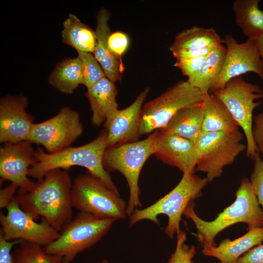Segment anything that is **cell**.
<instances>
[{"label": "cell", "mask_w": 263, "mask_h": 263, "mask_svg": "<svg viewBox=\"0 0 263 263\" xmlns=\"http://www.w3.org/2000/svg\"><path fill=\"white\" fill-rule=\"evenodd\" d=\"M73 183L68 170L49 171L31 191L17 193L15 198L21 208L36 220L39 216L58 232L72 219Z\"/></svg>", "instance_id": "obj_1"}, {"label": "cell", "mask_w": 263, "mask_h": 263, "mask_svg": "<svg viewBox=\"0 0 263 263\" xmlns=\"http://www.w3.org/2000/svg\"><path fill=\"white\" fill-rule=\"evenodd\" d=\"M235 196V201L211 221H205L197 215L194 210L195 203L185 210L184 215L194 223L197 231L194 235L203 249L216 246V236L235 224L245 223L247 229L263 226V210L247 177L242 179Z\"/></svg>", "instance_id": "obj_2"}, {"label": "cell", "mask_w": 263, "mask_h": 263, "mask_svg": "<svg viewBox=\"0 0 263 263\" xmlns=\"http://www.w3.org/2000/svg\"><path fill=\"white\" fill-rule=\"evenodd\" d=\"M107 149V133L105 129L94 140L82 146H71L55 153H48L38 148L35 152L36 163L29 169L28 176L39 182L50 170L62 169L68 171L74 166L82 167L118 192L103 165L104 154Z\"/></svg>", "instance_id": "obj_3"}, {"label": "cell", "mask_w": 263, "mask_h": 263, "mask_svg": "<svg viewBox=\"0 0 263 263\" xmlns=\"http://www.w3.org/2000/svg\"><path fill=\"white\" fill-rule=\"evenodd\" d=\"M207 183L206 177L183 174L178 184L168 194L145 208L136 209L129 217L130 226L146 220L159 225L158 216L165 215L168 223L164 231L172 239L180 231V224L185 210L202 195V190Z\"/></svg>", "instance_id": "obj_4"}, {"label": "cell", "mask_w": 263, "mask_h": 263, "mask_svg": "<svg viewBox=\"0 0 263 263\" xmlns=\"http://www.w3.org/2000/svg\"><path fill=\"white\" fill-rule=\"evenodd\" d=\"M157 131L145 139L107 148L104 153L103 165L106 170L109 172H120L128 184L129 198L127 213L129 217L138 207H142L139 176L146 161L154 154Z\"/></svg>", "instance_id": "obj_5"}, {"label": "cell", "mask_w": 263, "mask_h": 263, "mask_svg": "<svg viewBox=\"0 0 263 263\" xmlns=\"http://www.w3.org/2000/svg\"><path fill=\"white\" fill-rule=\"evenodd\" d=\"M116 221L79 212L63 227L59 237L43 248L61 258L63 263H71L78 254L100 241Z\"/></svg>", "instance_id": "obj_6"}, {"label": "cell", "mask_w": 263, "mask_h": 263, "mask_svg": "<svg viewBox=\"0 0 263 263\" xmlns=\"http://www.w3.org/2000/svg\"><path fill=\"white\" fill-rule=\"evenodd\" d=\"M74 208L100 219H124L127 203L119 192L90 173L81 174L74 180L71 189Z\"/></svg>", "instance_id": "obj_7"}, {"label": "cell", "mask_w": 263, "mask_h": 263, "mask_svg": "<svg viewBox=\"0 0 263 263\" xmlns=\"http://www.w3.org/2000/svg\"><path fill=\"white\" fill-rule=\"evenodd\" d=\"M205 95L188 81L180 80L154 99L144 104L140 135L164 128L180 110L204 102Z\"/></svg>", "instance_id": "obj_8"}, {"label": "cell", "mask_w": 263, "mask_h": 263, "mask_svg": "<svg viewBox=\"0 0 263 263\" xmlns=\"http://www.w3.org/2000/svg\"><path fill=\"white\" fill-rule=\"evenodd\" d=\"M239 127L228 131L203 132L195 145L200 153L197 171L206 173L208 183L221 176L224 167L232 164L246 145Z\"/></svg>", "instance_id": "obj_9"}, {"label": "cell", "mask_w": 263, "mask_h": 263, "mask_svg": "<svg viewBox=\"0 0 263 263\" xmlns=\"http://www.w3.org/2000/svg\"><path fill=\"white\" fill-rule=\"evenodd\" d=\"M226 107L240 127L246 140V154L253 158L257 153L252 137L253 113L261 104L256 100L263 97V91L257 84L246 81L242 76L229 80L213 92Z\"/></svg>", "instance_id": "obj_10"}, {"label": "cell", "mask_w": 263, "mask_h": 263, "mask_svg": "<svg viewBox=\"0 0 263 263\" xmlns=\"http://www.w3.org/2000/svg\"><path fill=\"white\" fill-rule=\"evenodd\" d=\"M83 129L79 113L69 107H63L52 118L34 123L28 141L42 146L48 153H55L71 147Z\"/></svg>", "instance_id": "obj_11"}, {"label": "cell", "mask_w": 263, "mask_h": 263, "mask_svg": "<svg viewBox=\"0 0 263 263\" xmlns=\"http://www.w3.org/2000/svg\"><path fill=\"white\" fill-rule=\"evenodd\" d=\"M6 209V214H0V233L6 240H21L44 247L59 237V232L46 220L42 218L38 223L32 214L24 211L15 198Z\"/></svg>", "instance_id": "obj_12"}, {"label": "cell", "mask_w": 263, "mask_h": 263, "mask_svg": "<svg viewBox=\"0 0 263 263\" xmlns=\"http://www.w3.org/2000/svg\"><path fill=\"white\" fill-rule=\"evenodd\" d=\"M223 43L226 47L224 62L210 92L222 88L230 79L248 72L255 73L263 81V63L254 39L248 38L240 43L228 34L223 39Z\"/></svg>", "instance_id": "obj_13"}, {"label": "cell", "mask_w": 263, "mask_h": 263, "mask_svg": "<svg viewBox=\"0 0 263 263\" xmlns=\"http://www.w3.org/2000/svg\"><path fill=\"white\" fill-rule=\"evenodd\" d=\"M32 144L29 141L7 143L0 149L1 179L16 185L19 193L29 192L37 184L28 174L29 169L36 163L35 151Z\"/></svg>", "instance_id": "obj_14"}, {"label": "cell", "mask_w": 263, "mask_h": 263, "mask_svg": "<svg viewBox=\"0 0 263 263\" xmlns=\"http://www.w3.org/2000/svg\"><path fill=\"white\" fill-rule=\"evenodd\" d=\"M150 90L145 88L130 106L117 109L107 117L104 123L107 148L138 141L141 111Z\"/></svg>", "instance_id": "obj_15"}, {"label": "cell", "mask_w": 263, "mask_h": 263, "mask_svg": "<svg viewBox=\"0 0 263 263\" xmlns=\"http://www.w3.org/2000/svg\"><path fill=\"white\" fill-rule=\"evenodd\" d=\"M28 100L22 95H9L0 101V142L18 143L28 141L34 123L32 115L26 111Z\"/></svg>", "instance_id": "obj_16"}, {"label": "cell", "mask_w": 263, "mask_h": 263, "mask_svg": "<svg viewBox=\"0 0 263 263\" xmlns=\"http://www.w3.org/2000/svg\"><path fill=\"white\" fill-rule=\"evenodd\" d=\"M153 155L185 174L194 173L200 158L199 151L193 142L178 136L162 133L159 130Z\"/></svg>", "instance_id": "obj_17"}, {"label": "cell", "mask_w": 263, "mask_h": 263, "mask_svg": "<svg viewBox=\"0 0 263 263\" xmlns=\"http://www.w3.org/2000/svg\"><path fill=\"white\" fill-rule=\"evenodd\" d=\"M110 11L102 8L96 15V46L94 55L102 67L106 77L114 83L122 79L125 67L122 58L113 55L110 51L108 38L111 34L109 21Z\"/></svg>", "instance_id": "obj_18"}, {"label": "cell", "mask_w": 263, "mask_h": 263, "mask_svg": "<svg viewBox=\"0 0 263 263\" xmlns=\"http://www.w3.org/2000/svg\"><path fill=\"white\" fill-rule=\"evenodd\" d=\"M247 230L245 234L234 240L226 239L215 247L203 249L202 253L217 259L220 263H236L241 256L263 242V226Z\"/></svg>", "instance_id": "obj_19"}, {"label": "cell", "mask_w": 263, "mask_h": 263, "mask_svg": "<svg viewBox=\"0 0 263 263\" xmlns=\"http://www.w3.org/2000/svg\"><path fill=\"white\" fill-rule=\"evenodd\" d=\"M117 93L115 83L106 77L87 89L85 96L90 103L93 125L100 126L112 113L118 109Z\"/></svg>", "instance_id": "obj_20"}, {"label": "cell", "mask_w": 263, "mask_h": 263, "mask_svg": "<svg viewBox=\"0 0 263 263\" xmlns=\"http://www.w3.org/2000/svg\"><path fill=\"white\" fill-rule=\"evenodd\" d=\"M204 116V102L183 108L176 113L167 125L159 130L160 132L178 136L195 144L203 132Z\"/></svg>", "instance_id": "obj_21"}, {"label": "cell", "mask_w": 263, "mask_h": 263, "mask_svg": "<svg viewBox=\"0 0 263 263\" xmlns=\"http://www.w3.org/2000/svg\"><path fill=\"white\" fill-rule=\"evenodd\" d=\"M62 42L77 52L94 54L96 46V35L88 25L83 23L72 13L63 21L61 31Z\"/></svg>", "instance_id": "obj_22"}, {"label": "cell", "mask_w": 263, "mask_h": 263, "mask_svg": "<svg viewBox=\"0 0 263 263\" xmlns=\"http://www.w3.org/2000/svg\"><path fill=\"white\" fill-rule=\"evenodd\" d=\"M48 81L61 93H73L83 83L82 63L79 57L67 58L60 61L53 69Z\"/></svg>", "instance_id": "obj_23"}, {"label": "cell", "mask_w": 263, "mask_h": 263, "mask_svg": "<svg viewBox=\"0 0 263 263\" xmlns=\"http://www.w3.org/2000/svg\"><path fill=\"white\" fill-rule=\"evenodd\" d=\"M204 107L203 132L228 131L239 127L226 107L213 94L205 95Z\"/></svg>", "instance_id": "obj_24"}, {"label": "cell", "mask_w": 263, "mask_h": 263, "mask_svg": "<svg viewBox=\"0 0 263 263\" xmlns=\"http://www.w3.org/2000/svg\"><path fill=\"white\" fill-rule=\"evenodd\" d=\"M226 54V47L223 44L209 54L200 68L187 81L198 89L204 95L209 94L210 89L222 70Z\"/></svg>", "instance_id": "obj_25"}, {"label": "cell", "mask_w": 263, "mask_h": 263, "mask_svg": "<svg viewBox=\"0 0 263 263\" xmlns=\"http://www.w3.org/2000/svg\"><path fill=\"white\" fill-rule=\"evenodd\" d=\"M260 0H236L233 3L235 22L248 38L254 39L263 32V11Z\"/></svg>", "instance_id": "obj_26"}, {"label": "cell", "mask_w": 263, "mask_h": 263, "mask_svg": "<svg viewBox=\"0 0 263 263\" xmlns=\"http://www.w3.org/2000/svg\"><path fill=\"white\" fill-rule=\"evenodd\" d=\"M221 44L223 39L214 29L194 26L178 33L169 49L172 52L179 50L202 49Z\"/></svg>", "instance_id": "obj_27"}, {"label": "cell", "mask_w": 263, "mask_h": 263, "mask_svg": "<svg viewBox=\"0 0 263 263\" xmlns=\"http://www.w3.org/2000/svg\"><path fill=\"white\" fill-rule=\"evenodd\" d=\"M12 253L15 263H63L58 256L47 253L43 247L23 241Z\"/></svg>", "instance_id": "obj_28"}, {"label": "cell", "mask_w": 263, "mask_h": 263, "mask_svg": "<svg viewBox=\"0 0 263 263\" xmlns=\"http://www.w3.org/2000/svg\"><path fill=\"white\" fill-rule=\"evenodd\" d=\"M82 66L83 85L87 89L106 77L105 74L93 53L77 52Z\"/></svg>", "instance_id": "obj_29"}, {"label": "cell", "mask_w": 263, "mask_h": 263, "mask_svg": "<svg viewBox=\"0 0 263 263\" xmlns=\"http://www.w3.org/2000/svg\"><path fill=\"white\" fill-rule=\"evenodd\" d=\"M176 244L167 263H194L193 262L196 253V247L193 245L186 243V233L180 230L177 234Z\"/></svg>", "instance_id": "obj_30"}, {"label": "cell", "mask_w": 263, "mask_h": 263, "mask_svg": "<svg viewBox=\"0 0 263 263\" xmlns=\"http://www.w3.org/2000/svg\"><path fill=\"white\" fill-rule=\"evenodd\" d=\"M254 167L250 182L259 203L263 210V161L256 153L253 158Z\"/></svg>", "instance_id": "obj_31"}, {"label": "cell", "mask_w": 263, "mask_h": 263, "mask_svg": "<svg viewBox=\"0 0 263 263\" xmlns=\"http://www.w3.org/2000/svg\"><path fill=\"white\" fill-rule=\"evenodd\" d=\"M129 42L128 35L121 31L111 33L108 40L110 51L116 56L120 58H122V56L127 51Z\"/></svg>", "instance_id": "obj_32"}, {"label": "cell", "mask_w": 263, "mask_h": 263, "mask_svg": "<svg viewBox=\"0 0 263 263\" xmlns=\"http://www.w3.org/2000/svg\"><path fill=\"white\" fill-rule=\"evenodd\" d=\"M207 55L176 60L174 66L178 68L184 75L188 78L200 68Z\"/></svg>", "instance_id": "obj_33"}, {"label": "cell", "mask_w": 263, "mask_h": 263, "mask_svg": "<svg viewBox=\"0 0 263 263\" xmlns=\"http://www.w3.org/2000/svg\"><path fill=\"white\" fill-rule=\"evenodd\" d=\"M252 133L256 151L263 157V112L253 117Z\"/></svg>", "instance_id": "obj_34"}, {"label": "cell", "mask_w": 263, "mask_h": 263, "mask_svg": "<svg viewBox=\"0 0 263 263\" xmlns=\"http://www.w3.org/2000/svg\"><path fill=\"white\" fill-rule=\"evenodd\" d=\"M23 241H8L0 233V263H15L11 249L15 245L19 244Z\"/></svg>", "instance_id": "obj_35"}, {"label": "cell", "mask_w": 263, "mask_h": 263, "mask_svg": "<svg viewBox=\"0 0 263 263\" xmlns=\"http://www.w3.org/2000/svg\"><path fill=\"white\" fill-rule=\"evenodd\" d=\"M220 45L198 49L179 50L171 53L176 60L199 57L208 55Z\"/></svg>", "instance_id": "obj_36"}, {"label": "cell", "mask_w": 263, "mask_h": 263, "mask_svg": "<svg viewBox=\"0 0 263 263\" xmlns=\"http://www.w3.org/2000/svg\"><path fill=\"white\" fill-rule=\"evenodd\" d=\"M236 263H263V244L249 249L237 260Z\"/></svg>", "instance_id": "obj_37"}, {"label": "cell", "mask_w": 263, "mask_h": 263, "mask_svg": "<svg viewBox=\"0 0 263 263\" xmlns=\"http://www.w3.org/2000/svg\"><path fill=\"white\" fill-rule=\"evenodd\" d=\"M18 187L11 183L0 190V208H6L14 199Z\"/></svg>", "instance_id": "obj_38"}, {"label": "cell", "mask_w": 263, "mask_h": 263, "mask_svg": "<svg viewBox=\"0 0 263 263\" xmlns=\"http://www.w3.org/2000/svg\"><path fill=\"white\" fill-rule=\"evenodd\" d=\"M258 48L260 56L263 63V32L254 39Z\"/></svg>", "instance_id": "obj_39"}, {"label": "cell", "mask_w": 263, "mask_h": 263, "mask_svg": "<svg viewBox=\"0 0 263 263\" xmlns=\"http://www.w3.org/2000/svg\"><path fill=\"white\" fill-rule=\"evenodd\" d=\"M95 263H110L108 260H103L101 261Z\"/></svg>", "instance_id": "obj_40"}]
</instances>
